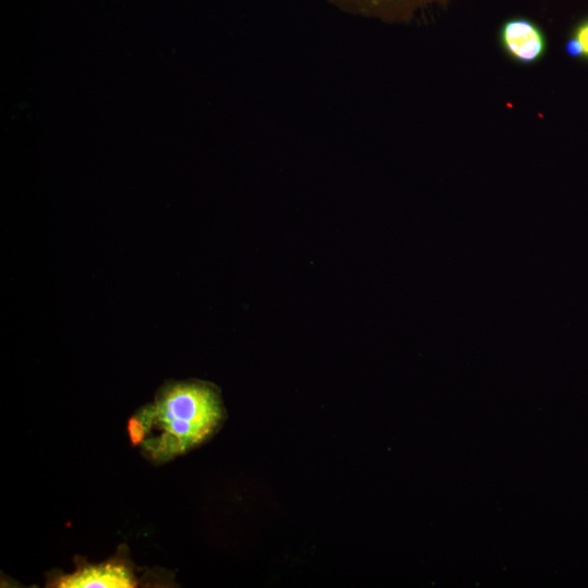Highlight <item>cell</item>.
Listing matches in <instances>:
<instances>
[{
  "instance_id": "cell-2",
  "label": "cell",
  "mask_w": 588,
  "mask_h": 588,
  "mask_svg": "<svg viewBox=\"0 0 588 588\" xmlns=\"http://www.w3.org/2000/svg\"><path fill=\"white\" fill-rule=\"evenodd\" d=\"M499 45L503 53L513 62L532 65L539 62L547 52V38L542 29L525 17L505 21L498 34Z\"/></svg>"
},
{
  "instance_id": "cell-3",
  "label": "cell",
  "mask_w": 588,
  "mask_h": 588,
  "mask_svg": "<svg viewBox=\"0 0 588 588\" xmlns=\"http://www.w3.org/2000/svg\"><path fill=\"white\" fill-rule=\"evenodd\" d=\"M62 588H132L136 586L131 569L118 562L88 565L56 581Z\"/></svg>"
},
{
  "instance_id": "cell-4",
  "label": "cell",
  "mask_w": 588,
  "mask_h": 588,
  "mask_svg": "<svg viewBox=\"0 0 588 588\" xmlns=\"http://www.w3.org/2000/svg\"><path fill=\"white\" fill-rule=\"evenodd\" d=\"M364 5L381 16L401 17L412 14L421 5L444 0H362Z\"/></svg>"
},
{
  "instance_id": "cell-5",
  "label": "cell",
  "mask_w": 588,
  "mask_h": 588,
  "mask_svg": "<svg viewBox=\"0 0 588 588\" xmlns=\"http://www.w3.org/2000/svg\"><path fill=\"white\" fill-rule=\"evenodd\" d=\"M565 51L573 58L588 59V20L581 22L565 44Z\"/></svg>"
},
{
  "instance_id": "cell-1",
  "label": "cell",
  "mask_w": 588,
  "mask_h": 588,
  "mask_svg": "<svg viewBox=\"0 0 588 588\" xmlns=\"http://www.w3.org/2000/svg\"><path fill=\"white\" fill-rule=\"evenodd\" d=\"M221 419L222 406L213 387L177 382L161 389L155 403L128 421L127 431L133 444L164 462L205 441Z\"/></svg>"
}]
</instances>
